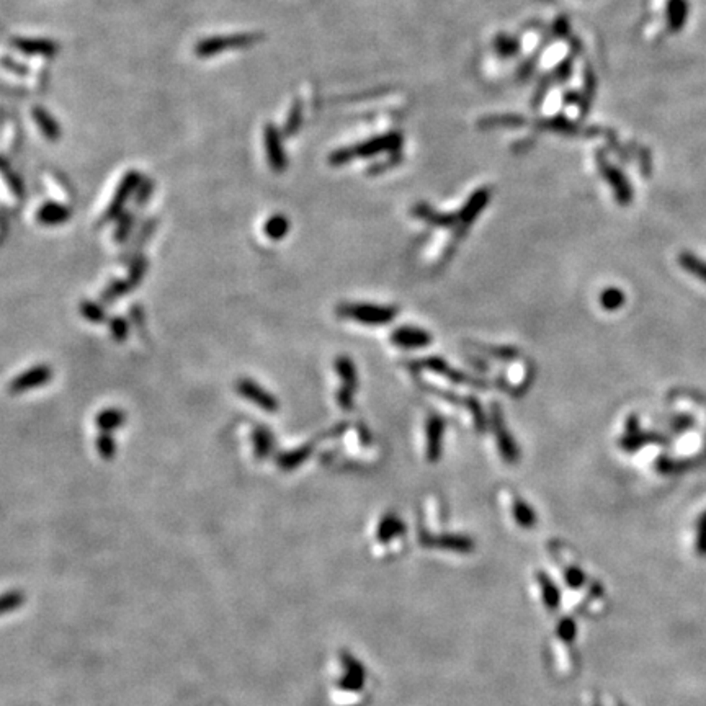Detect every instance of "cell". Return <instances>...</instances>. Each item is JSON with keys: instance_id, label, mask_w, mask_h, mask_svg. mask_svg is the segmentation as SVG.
I'll return each instance as SVG.
<instances>
[{"instance_id": "cell-1", "label": "cell", "mask_w": 706, "mask_h": 706, "mask_svg": "<svg viewBox=\"0 0 706 706\" xmlns=\"http://www.w3.org/2000/svg\"><path fill=\"white\" fill-rule=\"evenodd\" d=\"M264 40V35L257 31H249V33H231V35H214V36H207V38L200 40L198 43L193 46V53L196 58L208 59L214 58V56L224 53V51L229 49H244L250 48L257 43Z\"/></svg>"}, {"instance_id": "cell-2", "label": "cell", "mask_w": 706, "mask_h": 706, "mask_svg": "<svg viewBox=\"0 0 706 706\" xmlns=\"http://www.w3.org/2000/svg\"><path fill=\"white\" fill-rule=\"evenodd\" d=\"M402 144V136L399 133H387L383 136L373 138L369 141L360 143L355 147H344L339 151L332 152L329 162L332 166H342L353 159H364L373 157L383 152H396Z\"/></svg>"}, {"instance_id": "cell-3", "label": "cell", "mask_w": 706, "mask_h": 706, "mask_svg": "<svg viewBox=\"0 0 706 706\" xmlns=\"http://www.w3.org/2000/svg\"><path fill=\"white\" fill-rule=\"evenodd\" d=\"M339 316L362 322V324L381 326L394 319L396 310L390 306L376 305H342L339 307Z\"/></svg>"}, {"instance_id": "cell-4", "label": "cell", "mask_w": 706, "mask_h": 706, "mask_svg": "<svg viewBox=\"0 0 706 706\" xmlns=\"http://www.w3.org/2000/svg\"><path fill=\"white\" fill-rule=\"evenodd\" d=\"M335 369L342 378V386L337 392V402L344 410L353 408L355 391H357V369L348 357H339L335 360Z\"/></svg>"}, {"instance_id": "cell-5", "label": "cell", "mask_w": 706, "mask_h": 706, "mask_svg": "<svg viewBox=\"0 0 706 706\" xmlns=\"http://www.w3.org/2000/svg\"><path fill=\"white\" fill-rule=\"evenodd\" d=\"M264 144H265L266 161H268L270 169H272L275 174H282V172L287 169L288 161H287V154H284V149H283V144H282V134H280L277 126L272 125V123L265 125Z\"/></svg>"}, {"instance_id": "cell-6", "label": "cell", "mask_w": 706, "mask_h": 706, "mask_svg": "<svg viewBox=\"0 0 706 706\" xmlns=\"http://www.w3.org/2000/svg\"><path fill=\"white\" fill-rule=\"evenodd\" d=\"M141 175L136 170H129L123 179H121L118 188L115 191L113 200L106 208V213L104 216V221H113V219L120 218L121 213H123V207L126 201L129 200V196L134 193L138 188V185L141 184Z\"/></svg>"}, {"instance_id": "cell-7", "label": "cell", "mask_w": 706, "mask_h": 706, "mask_svg": "<svg viewBox=\"0 0 706 706\" xmlns=\"http://www.w3.org/2000/svg\"><path fill=\"white\" fill-rule=\"evenodd\" d=\"M53 375L54 371L48 367V364H36V367L28 369V371H23L22 375H18L15 380L10 383L8 391H10L12 394H23V392L35 390V387L48 385Z\"/></svg>"}, {"instance_id": "cell-8", "label": "cell", "mask_w": 706, "mask_h": 706, "mask_svg": "<svg viewBox=\"0 0 706 706\" xmlns=\"http://www.w3.org/2000/svg\"><path fill=\"white\" fill-rule=\"evenodd\" d=\"M492 428L495 440H497V447L500 451V456L504 458L506 463H517L518 461V448L517 443L513 440V437L508 432L506 427V422H504L502 412H500L499 408H492Z\"/></svg>"}, {"instance_id": "cell-9", "label": "cell", "mask_w": 706, "mask_h": 706, "mask_svg": "<svg viewBox=\"0 0 706 706\" xmlns=\"http://www.w3.org/2000/svg\"><path fill=\"white\" fill-rule=\"evenodd\" d=\"M237 391L244 399L254 402L257 408L265 410V412L273 414L278 410L277 397H273L268 391L257 385L255 381L249 380V378H242L237 381Z\"/></svg>"}, {"instance_id": "cell-10", "label": "cell", "mask_w": 706, "mask_h": 706, "mask_svg": "<svg viewBox=\"0 0 706 706\" xmlns=\"http://www.w3.org/2000/svg\"><path fill=\"white\" fill-rule=\"evenodd\" d=\"M666 443L668 442L667 438L661 437V435L657 433H652V432H643L641 428H639V424H638V419L636 417H629L628 424H626V433L625 437L621 438V448H623L625 451H636L639 450V448L646 447L648 443Z\"/></svg>"}, {"instance_id": "cell-11", "label": "cell", "mask_w": 706, "mask_h": 706, "mask_svg": "<svg viewBox=\"0 0 706 706\" xmlns=\"http://www.w3.org/2000/svg\"><path fill=\"white\" fill-rule=\"evenodd\" d=\"M12 46L26 56H40V58H54L59 51V45L49 38H12Z\"/></svg>"}, {"instance_id": "cell-12", "label": "cell", "mask_w": 706, "mask_h": 706, "mask_svg": "<svg viewBox=\"0 0 706 706\" xmlns=\"http://www.w3.org/2000/svg\"><path fill=\"white\" fill-rule=\"evenodd\" d=\"M391 340L396 345L404 348H419L425 347L432 342V337L428 335V332L422 329H415V327H401L392 332Z\"/></svg>"}, {"instance_id": "cell-13", "label": "cell", "mask_w": 706, "mask_h": 706, "mask_svg": "<svg viewBox=\"0 0 706 706\" xmlns=\"http://www.w3.org/2000/svg\"><path fill=\"white\" fill-rule=\"evenodd\" d=\"M443 430H445V420L438 415L428 417L427 422V458L428 461H438L442 455V440Z\"/></svg>"}, {"instance_id": "cell-14", "label": "cell", "mask_w": 706, "mask_h": 706, "mask_svg": "<svg viewBox=\"0 0 706 706\" xmlns=\"http://www.w3.org/2000/svg\"><path fill=\"white\" fill-rule=\"evenodd\" d=\"M71 216H72L71 208L64 207V204L54 203V201L45 203L43 207L38 209V213H36V219H38V223L43 224V226H61V224L69 221Z\"/></svg>"}, {"instance_id": "cell-15", "label": "cell", "mask_w": 706, "mask_h": 706, "mask_svg": "<svg viewBox=\"0 0 706 706\" xmlns=\"http://www.w3.org/2000/svg\"><path fill=\"white\" fill-rule=\"evenodd\" d=\"M490 191L488 188H481L476 191V193L467 200V203L463 207V209L458 214V219H460V224L463 226H470L473 224L476 218L479 216V213L486 208V204L489 203Z\"/></svg>"}, {"instance_id": "cell-16", "label": "cell", "mask_w": 706, "mask_h": 706, "mask_svg": "<svg viewBox=\"0 0 706 706\" xmlns=\"http://www.w3.org/2000/svg\"><path fill=\"white\" fill-rule=\"evenodd\" d=\"M345 674L340 680V687L345 690H360L364 685V668L355 657H350L347 654L342 656Z\"/></svg>"}, {"instance_id": "cell-17", "label": "cell", "mask_w": 706, "mask_h": 706, "mask_svg": "<svg viewBox=\"0 0 706 706\" xmlns=\"http://www.w3.org/2000/svg\"><path fill=\"white\" fill-rule=\"evenodd\" d=\"M31 116L33 121H35L46 139H49V141H58L61 134H63V131H61V125L56 121L54 116L51 115L48 110L43 109V106H35V109L31 110Z\"/></svg>"}, {"instance_id": "cell-18", "label": "cell", "mask_w": 706, "mask_h": 706, "mask_svg": "<svg viewBox=\"0 0 706 706\" xmlns=\"http://www.w3.org/2000/svg\"><path fill=\"white\" fill-rule=\"evenodd\" d=\"M422 543L427 546H438V548L456 551V553H470V551H473V540L461 535H447L440 536L438 540H435L432 536H422Z\"/></svg>"}, {"instance_id": "cell-19", "label": "cell", "mask_w": 706, "mask_h": 706, "mask_svg": "<svg viewBox=\"0 0 706 706\" xmlns=\"http://www.w3.org/2000/svg\"><path fill=\"white\" fill-rule=\"evenodd\" d=\"M417 364H420V367H424V368L432 369V371L438 373V375H445L447 378H450L451 381H455V383H461V385L483 386V383L474 381L473 378H471V380H470V378H467L466 375H463L461 371H456V369L450 368V364H447V363L443 362V360H440V358H427V360H424V362H420V363H417Z\"/></svg>"}, {"instance_id": "cell-20", "label": "cell", "mask_w": 706, "mask_h": 706, "mask_svg": "<svg viewBox=\"0 0 706 706\" xmlns=\"http://www.w3.org/2000/svg\"><path fill=\"white\" fill-rule=\"evenodd\" d=\"M414 214L417 218L424 219V221H427L428 224H432V226H437V227L458 226L460 227V219H458V216L438 213V211H435L433 208L427 207V204H417V207L414 208Z\"/></svg>"}, {"instance_id": "cell-21", "label": "cell", "mask_w": 706, "mask_h": 706, "mask_svg": "<svg viewBox=\"0 0 706 706\" xmlns=\"http://www.w3.org/2000/svg\"><path fill=\"white\" fill-rule=\"evenodd\" d=\"M311 451H312V445H306V447H299L293 451L283 453V455L278 456V466L284 471H291V470H294V467H298L299 465H303V463L310 458Z\"/></svg>"}, {"instance_id": "cell-22", "label": "cell", "mask_w": 706, "mask_h": 706, "mask_svg": "<svg viewBox=\"0 0 706 706\" xmlns=\"http://www.w3.org/2000/svg\"><path fill=\"white\" fill-rule=\"evenodd\" d=\"M126 422V415L120 409H106L97 415V427L102 432L109 433L111 430L120 428Z\"/></svg>"}, {"instance_id": "cell-23", "label": "cell", "mask_w": 706, "mask_h": 706, "mask_svg": "<svg viewBox=\"0 0 706 706\" xmlns=\"http://www.w3.org/2000/svg\"><path fill=\"white\" fill-rule=\"evenodd\" d=\"M679 264L685 272L693 275L695 278L701 280V282L706 283V262L701 260L700 257H696L690 252H682L679 255Z\"/></svg>"}, {"instance_id": "cell-24", "label": "cell", "mask_w": 706, "mask_h": 706, "mask_svg": "<svg viewBox=\"0 0 706 706\" xmlns=\"http://www.w3.org/2000/svg\"><path fill=\"white\" fill-rule=\"evenodd\" d=\"M512 513H513V518H515V522L518 523V527H522V528L535 527L536 515H535V512L531 511V507L525 502V500L517 499V497L513 499Z\"/></svg>"}, {"instance_id": "cell-25", "label": "cell", "mask_w": 706, "mask_h": 706, "mask_svg": "<svg viewBox=\"0 0 706 706\" xmlns=\"http://www.w3.org/2000/svg\"><path fill=\"white\" fill-rule=\"evenodd\" d=\"M264 231L266 234V237H270V239L273 241L283 239V237L287 236V232L289 231V219L284 218L283 214H273L272 218L266 219Z\"/></svg>"}, {"instance_id": "cell-26", "label": "cell", "mask_w": 706, "mask_h": 706, "mask_svg": "<svg viewBox=\"0 0 706 706\" xmlns=\"http://www.w3.org/2000/svg\"><path fill=\"white\" fill-rule=\"evenodd\" d=\"M402 530H404L402 522L394 515V513H390V515L383 518L380 527H378V540H380L381 543H386L391 538L399 535Z\"/></svg>"}, {"instance_id": "cell-27", "label": "cell", "mask_w": 706, "mask_h": 706, "mask_svg": "<svg viewBox=\"0 0 706 706\" xmlns=\"http://www.w3.org/2000/svg\"><path fill=\"white\" fill-rule=\"evenodd\" d=\"M254 448H255V455L259 460H265L266 456H268L270 450H272V443H273V438L272 435H270L268 428L265 427H259L255 428L254 432Z\"/></svg>"}, {"instance_id": "cell-28", "label": "cell", "mask_w": 706, "mask_h": 706, "mask_svg": "<svg viewBox=\"0 0 706 706\" xmlns=\"http://www.w3.org/2000/svg\"><path fill=\"white\" fill-rule=\"evenodd\" d=\"M25 603V593L22 591H8L6 593H0V616L10 613L23 607Z\"/></svg>"}, {"instance_id": "cell-29", "label": "cell", "mask_w": 706, "mask_h": 706, "mask_svg": "<svg viewBox=\"0 0 706 706\" xmlns=\"http://www.w3.org/2000/svg\"><path fill=\"white\" fill-rule=\"evenodd\" d=\"M525 125V118L518 115H495L481 120V128H494V126H522Z\"/></svg>"}, {"instance_id": "cell-30", "label": "cell", "mask_w": 706, "mask_h": 706, "mask_svg": "<svg viewBox=\"0 0 706 706\" xmlns=\"http://www.w3.org/2000/svg\"><path fill=\"white\" fill-rule=\"evenodd\" d=\"M538 581H540V586H541V588H543V602H545V605L548 607L549 610H554L556 607L559 605V592H558V588H556L554 584L551 582L549 579L546 577L543 572L540 574Z\"/></svg>"}, {"instance_id": "cell-31", "label": "cell", "mask_w": 706, "mask_h": 706, "mask_svg": "<svg viewBox=\"0 0 706 706\" xmlns=\"http://www.w3.org/2000/svg\"><path fill=\"white\" fill-rule=\"evenodd\" d=\"M600 305L607 311H615L625 305V294L618 288H609L600 294Z\"/></svg>"}, {"instance_id": "cell-32", "label": "cell", "mask_w": 706, "mask_h": 706, "mask_svg": "<svg viewBox=\"0 0 706 706\" xmlns=\"http://www.w3.org/2000/svg\"><path fill=\"white\" fill-rule=\"evenodd\" d=\"M301 121H303V105L296 102V104L293 105L291 111H289L287 123H284V134H287V136L296 134L299 126H301Z\"/></svg>"}, {"instance_id": "cell-33", "label": "cell", "mask_w": 706, "mask_h": 706, "mask_svg": "<svg viewBox=\"0 0 706 706\" xmlns=\"http://www.w3.org/2000/svg\"><path fill=\"white\" fill-rule=\"evenodd\" d=\"M695 553L701 558H706V511L701 513L698 522H696Z\"/></svg>"}, {"instance_id": "cell-34", "label": "cell", "mask_w": 706, "mask_h": 706, "mask_svg": "<svg viewBox=\"0 0 706 706\" xmlns=\"http://www.w3.org/2000/svg\"><path fill=\"white\" fill-rule=\"evenodd\" d=\"M97 451L100 453V456L104 460H111L116 453V445L115 440L110 437V433H102L100 437L97 438Z\"/></svg>"}, {"instance_id": "cell-35", "label": "cell", "mask_w": 706, "mask_h": 706, "mask_svg": "<svg viewBox=\"0 0 706 706\" xmlns=\"http://www.w3.org/2000/svg\"><path fill=\"white\" fill-rule=\"evenodd\" d=\"M81 311H82V316L86 317L87 321H92V322H100V321H104V317H105L104 310H102L97 303H88V301L82 303Z\"/></svg>"}, {"instance_id": "cell-36", "label": "cell", "mask_w": 706, "mask_h": 706, "mask_svg": "<svg viewBox=\"0 0 706 706\" xmlns=\"http://www.w3.org/2000/svg\"><path fill=\"white\" fill-rule=\"evenodd\" d=\"M152 190H154L152 180H149V179L141 180V184L138 185L136 191H134V195H136V196H134V200H136L138 207H143V204L147 203L149 196L152 195Z\"/></svg>"}, {"instance_id": "cell-37", "label": "cell", "mask_w": 706, "mask_h": 706, "mask_svg": "<svg viewBox=\"0 0 706 706\" xmlns=\"http://www.w3.org/2000/svg\"><path fill=\"white\" fill-rule=\"evenodd\" d=\"M0 65H2L3 69H7V71L17 74V76H25V74L30 72L26 65L17 63V61L12 58H2L0 59Z\"/></svg>"}, {"instance_id": "cell-38", "label": "cell", "mask_w": 706, "mask_h": 706, "mask_svg": "<svg viewBox=\"0 0 706 706\" xmlns=\"http://www.w3.org/2000/svg\"><path fill=\"white\" fill-rule=\"evenodd\" d=\"M495 46H497L499 53L502 56H513L518 49L515 41L508 40V38H506V36H500V38L497 40V43H495Z\"/></svg>"}, {"instance_id": "cell-39", "label": "cell", "mask_w": 706, "mask_h": 706, "mask_svg": "<svg viewBox=\"0 0 706 706\" xmlns=\"http://www.w3.org/2000/svg\"><path fill=\"white\" fill-rule=\"evenodd\" d=\"M576 631H577L576 625H574L570 620H563L558 626V633H559L561 638L564 639V641H570V639L576 636Z\"/></svg>"}, {"instance_id": "cell-40", "label": "cell", "mask_w": 706, "mask_h": 706, "mask_svg": "<svg viewBox=\"0 0 706 706\" xmlns=\"http://www.w3.org/2000/svg\"><path fill=\"white\" fill-rule=\"evenodd\" d=\"M111 334H113V337L116 340H120V342L126 339V335H128V326H126V322L123 319L111 321Z\"/></svg>"}, {"instance_id": "cell-41", "label": "cell", "mask_w": 706, "mask_h": 706, "mask_svg": "<svg viewBox=\"0 0 706 706\" xmlns=\"http://www.w3.org/2000/svg\"><path fill=\"white\" fill-rule=\"evenodd\" d=\"M565 581H568L569 586H572V587H579V586H581V584L584 582V574H582V570L579 569V568H576V565H574V568L568 569V570H565Z\"/></svg>"}, {"instance_id": "cell-42", "label": "cell", "mask_w": 706, "mask_h": 706, "mask_svg": "<svg viewBox=\"0 0 706 706\" xmlns=\"http://www.w3.org/2000/svg\"><path fill=\"white\" fill-rule=\"evenodd\" d=\"M131 226H133V216H129V214H121V223H120V229H118L120 239H123L125 234L128 232V229Z\"/></svg>"}]
</instances>
